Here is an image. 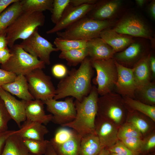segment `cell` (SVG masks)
Instances as JSON below:
<instances>
[{
	"label": "cell",
	"instance_id": "6da1fadb",
	"mask_svg": "<svg viewBox=\"0 0 155 155\" xmlns=\"http://www.w3.org/2000/svg\"><path fill=\"white\" fill-rule=\"evenodd\" d=\"M92 68L90 59L87 57L78 69L73 68L68 71L67 75L58 83L53 98L57 100L71 96L81 101L91 90L94 74Z\"/></svg>",
	"mask_w": 155,
	"mask_h": 155
},
{
	"label": "cell",
	"instance_id": "7a4b0ae2",
	"mask_svg": "<svg viewBox=\"0 0 155 155\" xmlns=\"http://www.w3.org/2000/svg\"><path fill=\"white\" fill-rule=\"evenodd\" d=\"M98 95L97 88L93 86L89 94L81 101L75 100L76 113L75 118L61 126L73 129L82 137L95 133V123L97 113Z\"/></svg>",
	"mask_w": 155,
	"mask_h": 155
},
{
	"label": "cell",
	"instance_id": "3957f363",
	"mask_svg": "<svg viewBox=\"0 0 155 155\" xmlns=\"http://www.w3.org/2000/svg\"><path fill=\"white\" fill-rule=\"evenodd\" d=\"M112 20L98 21L87 16L81 18L67 28L64 31L56 33L58 37L70 39L88 41L100 37L101 32L113 25Z\"/></svg>",
	"mask_w": 155,
	"mask_h": 155
},
{
	"label": "cell",
	"instance_id": "277c9868",
	"mask_svg": "<svg viewBox=\"0 0 155 155\" xmlns=\"http://www.w3.org/2000/svg\"><path fill=\"white\" fill-rule=\"evenodd\" d=\"M45 22L42 12H23L6 30L8 46L11 48L17 40L27 38Z\"/></svg>",
	"mask_w": 155,
	"mask_h": 155
},
{
	"label": "cell",
	"instance_id": "5b68a950",
	"mask_svg": "<svg viewBox=\"0 0 155 155\" xmlns=\"http://www.w3.org/2000/svg\"><path fill=\"white\" fill-rule=\"evenodd\" d=\"M12 55L1 68L17 75L25 76L37 69L45 67V64L37 58L25 51L20 44H14L10 48Z\"/></svg>",
	"mask_w": 155,
	"mask_h": 155
},
{
	"label": "cell",
	"instance_id": "8992f818",
	"mask_svg": "<svg viewBox=\"0 0 155 155\" xmlns=\"http://www.w3.org/2000/svg\"><path fill=\"white\" fill-rule=\"evenodd\" d=\"M90 60L92 66L96 72L93 82L98 86V94L102 96L113 91L117 78V71L113 58Z\"/></svg>",
	"mask_w": 155,
	"mask_h": 155
},
{
	"label": "cell",
	"instance_id": "52a82bcc",
	"mask_svg": "<svg viewBox=\"0 0 155 155\" xmlns=\"http://www.w3.org/2000/svg\"><path fill=\"white\" fill-rule=\"evenodd\" d=\"M29 91L35 99L43 101L53 98L56 94V89L50 76L41 69H35L25 76Z\"/></svg>",
	"mask_w": 155,
	"mask_h": 155
},
{
	"label": "cell",
	"instance_id": "ba28073f",
	"mask_svg": "<svg viewBox=\"0 0 155 155\" xmlns=\"http://www.w3.org/2000/svg\"><path fill=\"white\" fill-rule=\"evenodd\" d=\"M126 108L122 96L113 91L98 97L97 116L110 119L119 123L124 116Z\"/></svg>",
	"mask_w": 155,
	"mask_h": 155
},
{
	"label": "cell",
	"instance_id": "9c48e42d",
	"mask_svg": "<svg viewBox=\"0 0 155 155\" xmlns=\"http://www.w3.org/2000/svg\"><path fill=\"white\" fill-rule=\"evenodd\" d=\"M113 29L117 32L132 37L152 38V31L147 24L140 16L133 13L124 16Z\"/></svg>",
	"mask_w": 155,
	"mask_h": 155
},
{
	"label": "cell",
	"instance_id": "30bf717a",
	"mask_svg": "<svg viewBox=\"0 0 155 155\" xmlns=\"http://www.w3.org/2000/svg\"><path fill=\"white\" fill-rule=\"evenodd\" d=\"M20 44L25 51L47 65L51 64V53L59 51L50 42L39 34L38 28Z\"/></svg>",
	"mask_w": 155,
	"mask_h": 155
},
{
	"label": "cell",
	"instance_id": "8fae6325",
	"mask_svg": "<svg viewBox=\"0 0 155 155\" xmlns=\"http://www.w3.org/2000/svg\"><path fill=\"white\" fill-rule=\"evenodd\" d=\"M43 102L47 111L52 115V121L55 123L61 126L75 118L76 112L73 98L67 97L64 101L53 98Z\"/></svg>",
	"mask_w": 155,
	"mask_h": 155
},
{
	"label": "cell",
	"instance_id": "7c38bea8",
	"mask_svg": "<svg viewBox=\"0 0 155 155\" xmlns=\"http://www.w3.org/2000/svg\"><path fill=\"white\" fill-rule=\"evenodd\" d=\"M94 5L84 4L75 6L69 3L65 9L60 20L53 28L47 31L46 34H50L56 33L66 29L86 16L92 9Z\"/></svg>",
	"mask_w": 155,
	"mask_h": 155
},
{
	"label": "cell",
	"instance_id": "4fadbf2b",
	"mask_svg": "<svg viewBox=\"0 0 155 155\" xmlns=\"http://www.w3.org/2000/svg\"><path fill=\"white\" fill-rule=\"evenodd\" d=\"M147 47L142 41L134 40L123 50L115 53L113 59L119 64L132 68L148 53Z\"/></svg>",
	"mask_w": 155,
	"mask_h": 155
},
{
	"label": "cell",
	"instance_id": "5bb4252c",
	"mask_svg": "<svg viewBox=\"0 0 155 155\" xmlns=\"http://www.w3.org/2000/svg\"><path fill=\"white\" fill-rule=\"evenodd\" d=\"M117 71V78L114 90L122 96L135 99L137 86L132 68L124 66L114 60Z\"/></svg>",
	"mask_w": 155,
	"mask_h": 155
},
{
	"label": "cell",
	"instance_id": "9a60e30c",
	"mask_svg": "<svg viewBox=\"0 0 155 155\" xmlns=\"http://www.w3.org/2000/svg\"><path fill=\"white\" fill-rule=\"evenodd\" d=\"M123 4L121 0L97 1L87 16L98 21L111 20L119 11Z\"/></svg>",
	"mask_w": 155,
	"mask_h": 155
},
{
	"label": "cell",
	"instance_id": "2e32d148",
	"mask_svg": "<svg viewBox=\"0 0 155 155\" xmlns=\"http://www.w3.org/2000/svg\"><path fill=\"white\" fill-rule=\"evenodd\" d=\"M118 130L115 125L108 119L97 116L95 123V132L102 146L108 148L119 140Z\"/></svg>",
	"mask_w": 155,
	"mask_h": 155
},
{
	"label": "cell",
	"instance_id": "e0dca14e",
	"mask_svg": "<svg viewBox=\"0 0 155 155\" xmlns=\"http://www.w3.org/2000/svg\"><path fill=\"white\" fill-rule=\"evenodd\" d=\"M0 98L3 101L11 119L20 128L21 123L26 120L25 106L26 101L19 100L0 87Z\"/></svg>",
	"mask_w": 155,
	"mask_h": 155
},
{
	"label": "cell",
	"instance_id": "ac0fdd59",
	"mask_svg": "<svg viewBox=\"0 0 155 155\" xmlns=\"http://www.w3.org/2000/svg\"><path fill=\"white\" fill-rule=\"evenodd\" d=\"M100 37L112 48L115 53L123 50L134 40L133 37L117 32L109 28L102 30Z\"/></svg>",
	"mask_w": 155,
	"mask_h": 155
},
{
	"label": "cell",
	"instance_id": "d6986e66",
	"mask_svg": "<svg viewBox=\"0 0 155 155\" xmlns=\"http://www.w3.org/2000/svg\"><path fill=\"white\" fill-rule=\"evenodd\" d=\"M86 48L90 59L106 60L113 58V49L100 37L87 41Z\"/></svg>",
	"mask_w": 155,
	"mask_h": 155
},
{
	"label": "cell",
	"instance_id": "ffe728a7",
	"mask_svg": "<svg viewBox=\"0 0 155 155\" xmlns=\"http://www.w3.org/2000/svg\"><path fill=\"white\" fill-rule=\"evenodd\" d=\"M43 101L34 99L26 101L25 106L26 120L46 124L52 121V115H47L44 108Z\"/></svg>",
	"mask_w": 155,
	"mask_h": 155
},
{
	"label": "cell",
	"instance_id": "44dd1931",
	"mask_svg": "<svg viewBox=\"0 0 155 155\" xmlns=\"http://www.w3.org/2000/svg\"><path fill=\"white\" fill-rule=\"evenodd\" d=\"M49 132L47 128L40 123L26 120L15 133L22 139L37 140H44V136Z\"/></svg>",
	"mask_w": 155,
	"mask_h": 155
},
{
	"label": "cell",
	"instance_id": "7402d4cb",
	"mask_svg": "<svg viewBox=\"0 0 155 155\" xmlns=\"http://www.w3.org/2000/svg\"><path fill=\"white\" fill-rule=\"evenodd\" d=\"M1 87L12 95L26 101L35 99L30 93L25 76L18 75L13 82L3 85Z\"/></svg>",
	"mask_w": 155,
	"mask_h": 155
},
{
	"label": "cell",
	"instance_id": "603a6c76",
	"mask_svg": "<svg viewBox=\"0 0 155 155\" xmlns=\"http://www.w3.org/2000/svg\"><path fill=\"white\" fill-rule=\"evenodd\" d=\"M150 55L148 53L132 68L137 88L151 81L152 78L149 63Z\"/></svg>",
	"mask_w": 155,
	"mask_h": 155
},
{
	"label": "cell",
	"instance_id": "cb8c5ba5",
	"mask_svg": "<svg viewBox=\"0 0 155 155\" xmlns=\"http://www.w3.org/2000/svg\"><path fill=\"white\" fill-rule=\"evenodd\" d=\"M104 148L95 133L82 137L79 155H98Z\"/></svg>",
	"mask_w": 155,
	"mask_h": 155
},
{
	"label": "cell",
	"instance_id": "d4e9b609",
	"mask_svg": "<svg viewBox=\"0 0 155 155\" xmlns=\"http://www.w3.org/2000/svg\"><path fill=\"white\" fill-rule=\"evenodd\" d=\"M20 1L11 5L0 14V34L5 32L23 12Z\"/></svg>",
	"mask_w": 155,
	"mask_h": 155
},
{
	"label": "cell",
	"instance_id": "484cf974",
	"mask_svg": "<svg viewBox=\"0 0 155 155\" xmlns=\"http://www.w3.org/2000/svg\"><path fill=\"white\" fill-rule=\"evenodd\" d=\"M15 133L7 139L1 155H28L29 152L22 138Z\"/></svg>",
	"mask_w": 155,
	"mask_h": 155
},
{
	"label": "cell",
	"instance_id": "4316f807",
	"mask_svg": "<svg viewBox=\"0 0 155 155\" xmlns=\"http://www.w3.org/2000/svg\"><path fill=\"white\" fill-rule=\"evenodd\" d=\"M81 138L76 132L70 139L63 143L52 145L59 155H79Z\"/></svg>",
	"mask_w": 155,
	"mask_h": 155
},
{
	"label": "cell",
	"instance_id": "83f0119b",
	"mask_svg": "<svg viewBox=\"0 0 155 155\" xmlns=\"http://www.w3.org/2000/svg\"><path fill=\"white\" fill-rule=\"evenodd\" d=\"M135 99L146 104H155V83L151 81L137 88L134 93Z\"/></svg>",
	"mask_w": 155,
	"mask_h": 155
},
{
	"label": "cell",
	"instance_id": "f1b7e54d",
	"mask_svg": "<svg viewBox=\"0 0 155 155\" xmlns=\"http://www.w3.org/2000/svg\"><path fill=\"white\" fill-rule=\"evenodd\" d=\"M124 103L130 110L141 112L155 121V107L126 96H122Z\"/></svg>",
	"mask_w": 155,
	"mask_h": 155
},
{
	"label": "cell",
	"instance_id": "f546056e",
	"mask_svg": "<svg viewBox=\"0 0 155 155\" xmlns=\"http://www.w3.org/2000/svg\"><path fill=\"white\" fill-rule=\"evenodd\" d=\"M88 56L87 49L83 48L61 51L59 57L65 60L69 66H74L81 64Z\"/></svg>",
	"mask_w": 155,
	"mask_h": 155
},
{
	"label": "cell",
	"instance_id": "4dcf8cb0",
	"mask_svg": "<svg viewBox=\"0 0 155 155\" xmlns=\"http://www.w3.org/2000/svg\"><path fill=\"white\" fill-rule=\"evenodd\" d=\"M53 0H20L22 11L25 12L51 11Z\"/></svg>",
	"mask_w": 155,
	"mask_h": 155
},
{
	"label": "cell",
	"instance_id": "1f68e13d",
	"mask_svg": "<svg viewBox=\"0 0 155 155\" xmlns=\"http://www.w3.org/2000/svg\"><path fill=\"white\" fill-rule=\"evenodd\" d=\"M87 42L82 40L67 39L58 37L55 39L54 44L58 51H63L86 48Z\"/></svg>",
	"mask_w": 155,
	"mask_h": 155
},
{
	"label": "cell",
	"instance_id": "d6a6232c",
	"mask_svg": "<svg viewBox=\"0 0 155 155\" xmlns=\"http://www.w3.org/2000/svg\"><path fill=\"white\" fill-rule=\"evenodd\" d=\"M22 139L29 153L35 155H44L50 142V141L44 139L43 140H37Z\"/></svg>",
	"mask_w": 155,
	"mask_h": 155
},
{
	"label": "cell",
	"instance_id": "836d02e7",
	"mask_svg": "<svg viewBox=\"0 0 155 155\" xmlns=\"http://www.w3.org/2000/svg\"><path fill=\"white\" fill-rule=\"evenodd\" d=\"M75 132L73 129L67 127L59 128L56 130L54 137L50 141V143L53 145L62 144L70 139Z\"/></svg>",
	"mask_w": 155,
	"mask_h": 155
},
{
	"label": "cell",
	"instance_id": "e575fe53",
	"mask_svg": "<svg viewBox=\"0 0 155 155\" xmlns=\"http://www.w3.org/2000/svg\"><path fill=\"white\" fill-rule=\"evenodd\" d=\"M70 3V0H53L51 11V20L55 24L61 19L65 9Z\"/></svg>",
	"mask_w": 155,
	"mask_h": 155
},
{
	"label": "cell",
	"instance_id": "d590c367",
	"mask_svg": "<svg viewBox=\"0 0 155 155\" xmlns=\"http://www.w3.org/2000/svg\"><path fill=\"white\" fill-rule=\"evenodd\" d=\"M142 133L132 124L128 122L124 124L118 130L117 137L119 140L131 137H141Z\"/></svg>",
	"mask_w": 155,
	"mask_h": 155
},
{
	"label": "cell",
	"instance_id": "8d00e7d4",
	"mask_svg": "<svg viewBox=\"0 0 155 155\" xmlns=\"http://www.w3.org/2000/svg\"><path fill=\"white\" fill-rule=\"evenodd\" d=\"M119 140L130 150L140 154L143 143V140L141 137H131Z\"/></svg>",
	"mask_w": 155,
	"mask_h": 155
},
{
	"label": "cell",
	"instance_id": "74e56055",
	"mask_svg": "<svg viewBox=\"0 0 155 155\" xmlns=\"http://www.w3.org/2000/svg\"><path fill=\"white\" fill-rule=\"evenodd\" d=\"M132 115L128 122L133 125L142 133H146L148 130V123L144 119L137 115L134 111L130 110Z\"/></svg>",
	"mask_w": 155,
	"mask_h": 155
},
{
	"label": "cell",
	"instance_id": "f35d334b",
	"mask_svg": "<svg viewBox=\"0 0 155 155\" xmlns=\"http://www.w3.org/2000/svg\"><path fill=\"white\" fill-rule=\"evenodd\" d=\"M11 119L3 101L0 98V133L8 130V124Z\"/></svg>",
	"mask_w": 155,
	"mask_h": 155
},
{
	"label": "cell",
	"instance_id": "ab89813d",
	"mask_svg": "<svg viewBox=\"0 0 155 155\" xmlns=\"http://www.w3.org/2000/svg\"><path fill=\"white\" fill-rule=\"evenodd\" d=\"M108 149L110 153L121 155H139L138 154L129 149L119 140L113 146L108 148Z\"/></svg>",
	"mask_w": 155,
	"mask_h": 155
},
{
	"label": "cell",
	"instance_id": "60d3db41",
	"mask_svg": "<svg viewBox=\"0 0 155 155\" xmlns=\"http://www.w3.org/2000/svg\"><path fill=\"white\" fill-rule=\"evenodd\" d=\"M17 75L13 73L0 68V87L13 82Z\"/></svg>",
	"mask_w": 155,
	"mask_h": 155
},
{
	"label": "cell",
	"instance_id": "b9f144b4",
	"mask_svg": "<svg viewBox=\"0 0 155 155\" xmlns=\"http://www.w3.org/2000/svg\"><path fill=\"white\" fill-rule=\"evenodd\" d=\"M51 71L54 76L57 78L61 79L67 75L68 71L64 65L62 64L57 63L52 67Z\"/></svg>",
	"mask_w": 155,
	"mask_h": 155
},
{
	"label": "cell",
	"instance_id": "7bdbcfd3",
	"mask_svg": "<svg viewBox=\"0 0 155 155\" xmlns=\"http://www.w3.org/2000/svg\"><path fill=\"white\" fill-rule=\"evenodd\" d=\"M155 147V135L153 134L151 135L143 143L141 148L140 154H145L153 149Z\"/></svg>",
	"mask_w": 155,
	"mask_h": 155
},
{
	"label": "cell",
	"instance_id": "ee69618b",
	"mask_svg": "<svg viewBox=\"0 0 155 155\" xmlns=\"http://www.w3.org/2000/svg\"><path fill=\"white\" fill-rule=\"evenodd\" d=\"M16 130H8L0 133V155L3 151L6 140L11 135L16 132Z\"/></svg>",
	"mask_w": 155,
	"mask_h": 155
},
{
	"label": "cell",
	"instance_id": "f6af8a7d",
	"mask_svg": "<svg viewBox=\"0 0 155 155\" xmlns=\"http://www.w3.org/2000/svg\"><path fill=\"white\" fill-rule=\"evenodd\" d=\"M12 55L10 49L7 47L0 50V64L3 65L6 63Z\"/></svg>",
	"mask_w": 155,
	"mask_h": 155
},
{
	"label": "cell",
	"instance_id": "bcb514c9",
	"mask_svg": "<svg viewBox=\"0 0 155 155\" xmlns=\"http://www.w3.org/2000/svg\"><path fill=\"white\" fill-rule=\"evenodd\" d=\"M96 0H70L71 4L73 6H79L84 4H94Z\"/></svg>",
	"mask_w": 155,
	"mask_h": 155
},
{
	"label": "cell",
	"instance_id": "7dc6e473",
	"mask_svg": "<svg viewBox=\"0 0 155 155\" xmlns=\"http://www.w3.org/2000/svg\"><path fill=\"white\" fill-rule=\"evenodd\" d=\"M18 0H0V14L12 3Z\"/></svg>",
	"mask_w": 155,
	"mask_h": 155
},
{
	"label": "cell",
	"instance_id": "c3c4849f",
	"mask_svg": "<svg viewBox=\"0 0 155 155\" xmlns=\"http://www.w3.org/2000/svg\"><path fill=\"white\" fill-rule=\"evenodd\" d=\"M149 63L152 79H154L155 76V57L151 54L150 57Z\"/></svg>",
	"mask_w": 155,
	"mask_h": 155
},
{
	"label": "cell",
	"instance_id": "681fc988",
	"mask_svg": "<svg viewBox=\"0 0 155 155\" xmlns=\"http://www.w3.org/2000/svg\"><path fill=\"white\" fill-rule=\"evenodd\" d=\"M148 12L150 17L153 20L155 19V1L152 0L148 7Z\"/></svg>",
	"mask_w": 155,
	"mask_h": 155
},
{
	"label": "cell",
	"instance_id": "f907efd6",
	"mask_svg": "<svg viewBox=\"0 0 155 155\" xmlns=\"http://www.w3.org/2000/svg\"><path fill=\"white\" fill-rule=\"evenodd\" d=\"M7 41L6 31L0 34V50L7 47Z\"/></svg>",
	"mask_w": 155,
	"mask_h": 155
},
{
	"label": "cell",
	"instance_id": "816d5d0a",
	"mask_svg": "<svg viewBox=\"0 0 155 155\" xmlns=\"http://www.w3.org/2000/svg\"><path fill=\"white\" fill-rule=\"evenodd\" d=\"M44 155H59L55 152L50 141L48 145L46 153Z\"/></svg>",
	"mask_w": 155,
	"mask_h": 155
},
{
	"label": "cell",
	"instance_id": "f5cc1de1",
	"mask_svg": "<svg viewBox=\"0 0 155 155\" xmlns=\"http://www.w3.org/2000/svg\"><path fill=\"white\" fill-rule=\"evenodd\" d=\"M135 2L137 5L140 7H143L147 2L146 0H135Z\"/></svg>",
	"mask_w": 155,
	"mask_h": 155
},
{
	"label": "cell",
	"instance_id": "db71d44e",
	"mask_svg": "<svg viewBox=\"0 0 155 155\" xmlns=\"http://www.w3.org/2000/svg\"><path fill=\"white\" fill-rule=\"evenodd\" d=\"M98 155H110V152L107 148H104L102 150Z\"/></svg>",
	"mask_w": 155,
	"mask_h": 155
},
{
	"label": "cell",
	"instance_id": "11a10c76",
	"mask_svg": "<svg viewBox=\"0 0 155 155\" xmlns=\"http://www.w3.org/2000/svg\"><path fill=\"white\" fill-rule=\"evenodd\" d=\"M110 155H121L114 153H110Z\"/></svg>",
	"mask_w": 155,
	"mask_h": 155
},
{
	"label": "cell",
	"instance_id": "9f6ffc18",
	"mask_svg": "<svg viewBox=\"0 0 155 155\" xmlns=\"http://www.w3.org/2000/svg\"><path fill=\"white\" fill-rule=\"evenodd\" d=\"M28 155H38L34 154H32L29 153Z\"/></svg>",
	"mask_w": 155,
	"mask_h": 155
},
{
	"label": "cell",
	"instance_id": "6f0895ef",
	"mask_svg": "<svg viewBox=\"0 0 155 155\" xmlns=\"http://www.w3.org/2000/svg\"><path fill=\"white\" fill-rule=\"evenodd\" d=\"M148 155H155V154H149Z\"/></svg>",
	"mask_w": 155,
	"mask_h": 155
}]
</instances>
